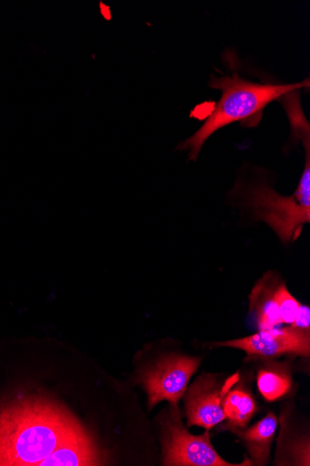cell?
I'll use <instances>...</instances> for the list:
<instances>
[{"instance_id":"obj_7","label":"cell","mask_w":310,"mask_h":466,"mask_svg":"<svg viewBox=\"0 0 310 466\" xmlns=\"http://www.w3.org/2000/svg\"><path fill=\"white\" fill-rule=\"evenodd\" d=\"M215 347L241 350L248 356L277 358L285 354L308 357L310 354V333L300 331L291 326L283 329L259 330L253 335L235 340L215 343Z\"/></svg>"},{"instance_id":"obj_1","label":"cell","mask_w":310,"mask_h":466,"mask_svg":"<svg viewBox=\"0 0 310 466\" xmlns=\"http://www.w3.org/2000/svg\"><path fill=\"white\" fill-rule=\"evenodd\" d=\"M83 429L71 412L47 398L13 400L0 407V466H39Z\"/></svg>"},{"instance_id":"obj_8","label":"cell","mask_w":310,"mask_h":466,"mask_svg":"<svg viewBox=\"0 0 310 466\" xmlns=\"http://www.w3.org/2000/svg\"><path fill=\"white\" fill-rule=\"evenodd\" d=\"M106 455L85 429L69 438L39 466H92L106 463Z\"/></svg>"},{"instance_id":"obj_12","label":"cell","mask_w":310,"mask_h":466,"mask_svg":"<svg viewBox=\"0 0 310 466\" xmlns=\"http://www.w3.org/2000/svg\"><path fill=\"white\" fill-rule=\"evenodd\" d=\"M291 386V374L282 365L267 366L257 373V388L265 400L275 401L283 398Z\"/></svg>"},{"instance_id":"obj_3","label":"cell","mask_w":310,"mask_h":466,"mask_svg":"<svg viewBox=\"0 0 310 466\" xmlns=\"http://www.w3.org/2000/svg\"><path fill=\"white\" fill-rule=\"evenodd\" d=\"M305 165L292 196H282L267 183L235 187L255 219L271 227L280 239L294 242L310 222V147H305Z\"/></svg>"},{"instance_id":"obj_10","label":"cell","mask_w":310,"mask_h":466,"mask_svg":"<svg viewBox=\"0 0 310 466\" xmlns=\"http://www.w3.org/2000/svg\"><path fill=\"white\" fill-rule=\"evenodd\" d=\"M277 427L278 419L271 412L247 431H235L245 441L254 464L264 465L269 461Z\"/></svg>"},{"instance_id":"obj_5","label":"cell","mask_w":310,"mask_h":466,"mask_svg":"<svg viewBox=\"0 0 310 466\" xmlns=\"http://www.w3.org/2000/svg\"><path fill=\"white\" fill-rule=\"evenodd\" d=\"M200 363L198 358L169 356L146 370L142 375V380L148 394L150 409L164 400L173 405L178 404L185 395L190 380Z\"/></svg>"},{"instance_id":"obj_6","label":"cell","mask_w":310,"mask_h":466,"mask_svg":"<svg viewBox=\"0 0 310 466\" xmlns=\"http://www.w3.org/2000/svg\"><path fill=\"white\" fill-rule=\"evenodd\" d=\"M238 380L239 374H235L225 382H220L212 374L200 376L187 390L185 397L188 427L197 426L209 431L225 420L224 400Z\"/></svg>"},{"instance_id":"obj_9","label":"cell","mask_w":310,"mask_h":466,"mask_svg":"<svg viewBox=\"0 0 310 466\" xmlns=\"http://www.w3.org/2000/svg\"><path fill=\"white\" fill-rule=\"evenodd\" d=\"M278 282L271 273L265 274L250 294V311L259 330L275 329L283 324L275 298Z\"/></svg>"},{"instance_id":"obj_2","label":"cell","mask_w":310,"mask_h":466,"mask_svg":"<svg viewBox=\"0 0 310 466\" xmlns=\"http://www.w3.org/2000/svg\"><path fill=\"white\" fill-rule=\"evenodd\" d=\"M308 86V79L293 84H272L253 82L235 72L232 76H212L209 87L220 90L223 96L201 128L181 143L178 149H189L190 160L196 161L205 143L215 133L238 121L245 127H255L265 106Z\"/></svg>"},{"instance_id":"obj_14","label":"cell","mask_w":310,"mask_h":466,"mask_svg":"<svg viewBox=\"0 0 310 466\" xmlns=\"http://www.w3.org/2000/svg\"><path fill=\"white\" fill-rule=\"evenodd\" d=\"M291 327L310 333V309L307 306L300 305L295 319Z\"/></svg>"},{"instance_id":"obj_13","label":"cell","mask_w":310,"mask_h":466,"mask_svg":"<svg viewBox=\"0 0 310 466\" xmlns=\"http://www.w3.org/2000/svg\"><path fill=\"white\" fill-rule=\"evenodd\" d=\"M275 298L283 324L292 325L301 304L294 298L283 282H278L276 286Z\"/></svg>"},{"instance_id":"obj_11","label":"cell","mask_w":310,"mask_h":466,"mask_svg":"<svg viewBox=\"0 0 310 466\" xmlns=\"http://www.w3.org/2000/svg\"><path fill=\"white\" fill-rule=\"evenodd\" d=\"M223 405L228 420L227 429L234 432L244 430L256 411L253 396L242 388H232L225 395Z\"/></svg>"},{"instance_id":"obj_4","label":"cell","mask_w":310,"mask_h":466,"mask_svg":"<svg viewBox=\"0 0 310 466\" xmlns=\"http://www.w3.org/2000/svg\"><path fill=\"white\" fill-rule=\"evenodd\" d=\"M164 465L179 466H242L254 465L250 460L241 463L225 461L216 452L206 431L192 435L184 426L178 406L173 405L162 420Z\"/></svg>"}]
</instances>
